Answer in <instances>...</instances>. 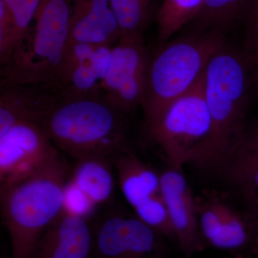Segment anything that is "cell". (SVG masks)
<instances>
[{"label": "cell", "mask_w": 258, "mask_h": 258, "mask_svg": "<svg viewBox=\"0 0 258 258\" xmlns=\"http://www.w3.org/2000/svg\"><path fill=\"white\" fill-rule=\"evenodd\" d=\"M69 176V164L60 153L32 175L0 190L12 258H30L37 241L63 211Z\"/></svg>", "instance_id": "obj_1"}, {"label": "cell", "mask_w": 258, "mask_h": 258, "mask_svg": "<svg viewBox=\"0 0 258 258\" xmlns=\"http://www.w3.org/2000/svg\"><path fill=\"white\" fill-rule=\"evenodd\" d=\"M250 79L243 55L227 43L208 62L204 88L212 133L196 166L200 170L213 172L243 137Z\"/></svg>", "instance_id": "obj_2"}, {"label": "cell", "mask_w": 258, "mask_h": 258, "mask_svg": "<svg viewBox=\"0 0 258 258\" xmlns=\"http://www.w3.org/2000/svg\"><path fill=\"white\" fill-rule=\"evenodd\" d=\"M124 115L102 92L63 97L42 126L54 145L74 159L111 158L128 149Z\"/></svg>", "instance_id": "obj_3"}, {"label": "cell", "mask_w": 258, "mask_h": 258, "mask_svg": "<svg viewBox=\"0 0 258 258\" xmlns=\"http://www.w3.org/2000/svg\"><path fill=\"white\" fill-rule=\"evenodd\" d=\"M226 42L223 32L192 31L168 42L151 58L142 108L147 124L195 86Z\"/></svg>", "instance_id": "obj_4"}, {"label": "cell", "mask_w": 258, "mask_h": 258, "mask_svg": "<svg viewBox=\"0 0 258 258\" xmlns=\"http://www.w3.org/2000/svg\"><path fill=\"white\" fill-rule=\"evenodd\" d=\"M71 17V0H41L26 35L1 66V81L57 83L69 45Z\"/></svg>", "instance_id": "obj_5"}, {"label": "cell", "mask_w": 258, "mask_h": 258, "mask_svg": "<svg viewBox=\"0 0 258 258\" xmlns=\"http://www.w3.org/2000/svg\"><path fill=\"white\" fill-rule=\"evenodd\" d=\"M204 76L191 90L147 124L169 166L177 170L183 171L186 164L197 166L211 137L212 121L205 99Z\"/></svg>", "instance_id": "obj_6"}, {"label": "cell", "mask_w": 258, "mask_h": 258, "mask_svg": "<svg viewBox=\"0 0 258 258\" xmlns=\"http://www.w3.org/2000/svg\"><path fill=\"white\" fill-rule=\"evenodd\" d=\"M235 194L205 190L195 196L202 251H222L231 258L258 255V234L247 206L238 207Z\"/></svg>", "instance_id": "obj_7"}, {"label": "cell", "mask_w": 258, "mask_h": 258, "mask_svg": "<svg viewBox=\"0 0 258 258\" xmlns=\"http://www.w3.org/2000/svg\"><path fill=\"white\" fill-rule=\"evenodd\" d=\"M95 258H167L169 243L135 215L113 211L93 226Z\"/></svg>", "instance_id": "obj_8"}, {"label": "cell", "mask_w": 258, "mask_h": 258, "mask_svg": "<svg viewBox=\"0 0 258 258\" xmlns=\"http://www.w3.org/2000/svg\"><path fill=\"white\" fill-rule=\"evenodd\" d=\"M150 60L143 35H120L113 46L102 93L124 114L142 106Z\"/></svg>", "instance_id": "obj_9"}, {"label": "cell", "mask_w": 258, "mask_h": 258, "mask_svg": "<svg viewBox=\"0 0 258 258\" xmlns=\"http://www.w3.org/2000/svg\"><path fill=\"white\" fill-rule=\"evenodd\" d=\"M59 154L41 125H15L0 136V190L32 175Z\"/></svg>", "instance_id": "obj_10"}, {"label": "cell", "mask_w": 258, "mask_h": 258, "mask_svg": "<svg viewBox=\"0 0 258 258\" xmlns=\"http://www.w3.org/2000/svg\"><path fill=\"white\" fill-rule=\"evenodd\" d=\"M113 46L73 42L62 59L58 76L64 97L91 96L102 92L112 57Z\"/></svg>", "instance_id": "obj_11"}, {"label": "cell", "mask_w": 258, "mask_h": 258, "mask_svg": "<svg viewBox=\"0 0 258 258\" xmlns=\"http://www.w3.org/2000/svg\"><path fill=\"white\" fill-rule=\"evenodd\" d=\"M57 83H0V136L18 123L41 125L63 98Z\"/></svg>", "instance_id": "obj_12"}, {"label": "cell", "mask_w": 258, "mask_h": 258, "mask_svg": "<svg viewBox=\"0 0 258 258\" xmlns=\"http://www.w3.org/2000/svg\"><path fill=\"white\" fill-rule=\"evenodd\" d=\"M161 189L175 244L186 258L202 252L196 200L183 171L169 166L161 172Z\"/></svg>", "instance_id": "obj_13"}, {"label": "cell", "mask_w": 258, "mask_h": 258, "mask_svg": "<svg viewBox=\"0 0 258 258\" xmlns=\"http://www.w3.org/2000/svg\"><path fill=\"white\" fill-rule=\"evenodd\" d=\"M30 258H95L93 227L62 211L37 241Z\"/></svg>", "instance_id": "obj_14"}, {"label": "cell", "mask_w": 258, "mask_h": 258, "mask_svg": "<svg viewBox=\"0 0 258 258\" xmlns=\"http://www.w3.org/2000/svg\"><path fill=\"white\" fill-rule=\"evenodd\" d=\"M70 43L114 46L120 30L110 0H71Z\"/></svg>", "instance_id": "obj_15"}, {"label": "cell", "mask_w": 258, "mask_h": 258, "mask_svg": "<svg viewBox=\"0 0 258 258\" xmlns=\"http://www.w3.org/2000/svg\"><path fill=\"white\" fill-rule=\"evenodd\" d=\"M212 173L251 210L258 202V141L244 134Z\"/></svg>", "instance_id": "obj_16"}, {"label": "cell", "mask_w": 258, "mask_h": 258, "mask_svg": "<svg viewBox=\"0 0 258 258\" xmlns=\"http://www.w3.org/2000/svg\"><path fill=\"white\" fill-rule=\"evenodd\" d=\"M122 195L132 208L161 195V175L129 149L111 157Z\"/></svg>", "instance_id": "obj_17"}, {"label": "cell", "mask_w": 258, "mask_h": 258, "mask_svg": "<svg viewBox=\"0 0 258 258\" xmlns=\"http://www.w3.org/2000/svg\"><path fill=\"white\" fill-rule=\"evenodd\" d=\"M111 158L88 156L76 159L69 179L97 206L109 201L114 193L115 179Z\"/></svg>", "instance_id": "obj_18"}, {"label": "cell", "mask_w": 258, "mask_h": 258, "mask_svg": "<svg viewBox=\"0 0 258 258\" xmlns=\"http://www.w3.org/2000/svg\"><path fill=\"white\" fill-rule=\"evenodd\" d=\"M204 0H162L156 18L157 36L162 43L190 25L200 13Z\"/></svg>", "instance_id": "obj_19"}, {"label": "cell", "mask_w": 258, "mask_h": 258, "mask_svg": "<svg viewBox=\"0 0 258 258\" xmlns=\"http://www.w3.org/2000/svg\"><path fill=\"white\" fill-rule=\"evenodd\" d=\"M245 5L246 0H204L203 8L191 23L194 31L224 33L243 13Z\"/></svg>", "instance_id": "obj_20"}, {"label": "cell", "mask_w": 258, "mask_h": 258, "mask_svg": "<svg viewBox=\"0 0 258 258\" xmlns=\"http://www.w3.org/2000/svg\"><path fill=\"white\" fill-rule=\"evenodd\" d=\"M159 0H110L120 35H142L157 18Z\"/></svg>", "instance_id": "obj_21"}, {"label": "cell", "mask_w": 258, "mask_h": 258, "mask_svg": "<svg viewBox=\"0 0 258 258\" xmlns=\"http://www.w3.org/2000/svg\"><path fill=\"white\" fill-rule=\"evenodd\" d=\"M134 215L164 236L171 243L175 244L174 231L162 194L149 199L133 208Z\"/></svg>", "instance_id": "obj_22"}, {"label": "cell", "mask_w": 258, "mask_h": 258, "mask_svg": "<svg viewBox=\"0 0 258 258\" xmlns=\"http://www.w3.org/2000/svg\"><path fill=\"white\" fill-rule=\"evenodd\" d=\"M97 205L69 178L66 183L63 193V212L75 216L89 218Z\"/></svg>", "instance_id": "obj_23"}, {"label": "cell", "mask_w": 258, "mask_h": 258, "mask_svg": "<svg viewBox=\"0 0 258 258\" xmlns=\"http://www.w3.org/2000/svg\"><path fill=\"white\" fill-rule=\"evenodd\" d=\"M17 46L16 30L11 12L0 0V62H9Z\"/></svg>", "instance_id": "obj_24"}, {"label": "cell", "mask_w": 258, "mask_h": 258, "mask_svg": "<svg viewBox=\"0 0 258 258\" xmlns=\"http://www.w3.org/2000/svg\"><path fill=\"white\" fill-rule=\"evenodd\" d=\"M245 53L243 55L251 79L258 85V3L251 8L245 37Z\"/></svg>", "instance_id": "obj_25"}, {"label": "cell", "mask_w": 258, "mask_h": 258, "mask_svg": "<svg viewBox=\"0 0 258 258\" xmlns=\"http://www.w3.org/2000/svg\"><path fill=\"white\" fill-rule=\"evenodd\" d=\"M40 3L41 0H15L12 6L8 8L13 15L16 30V49L26 35Z\"/></svg>", "instance_id": "obj_26"}, {"label": "cell", "mask_w": 258, "mask_h": 258, "mask_svg": "<svg viewBox=\"0 0 258 258\" xmlns=\"http://www.w3.org/2000/svg\"><path fill=\"white\" fill-rule=\"evenodd\" d=\"M244 135L258 141V121L249 131H245Z\"/></svg>", "instance_id": "obj_27"}, {"label": "cell", "mask_w": 258, "mask_h": 258, "mask_svg": "<svg viewBox=\"0 0 258 258\" xmlns=\"http://www.w3.org/2000/svg\"><path fill=\"white\" fill-rule=\"evenodd\" d=\"M251 212V215H252V220H253L254 227H255L256 230H257V232L258 234V202L251 209V210H249Z\"/></svg>", "instance_id": "obj_28"}, {"label": "cell", "mask_w": 258, "mask_h": 258, "mask_svg": "<svg viewBox=\"0 0 258 258\" xmlns=\"http://www.w3.org/2000/svg\"><path fill=\"white\" fill-rule=\"evenodd\" d=\"M257 89H258V86H257Z\"/></svg>", "instance_id": "obj_29"}, {"label": "cell", "mask_w": 258, "mask_h": 258, "mask_svg": "<svg viewBox=\"0 0 258 258\" xmlns=\"http://www.w3.org/2000/svg\"><path fill=\"white\" fill-rule=\"evenodd\" d=\"M231 258V257H230Z\"/></svg>", "instance_id": "obj_30"}]
</instances>
